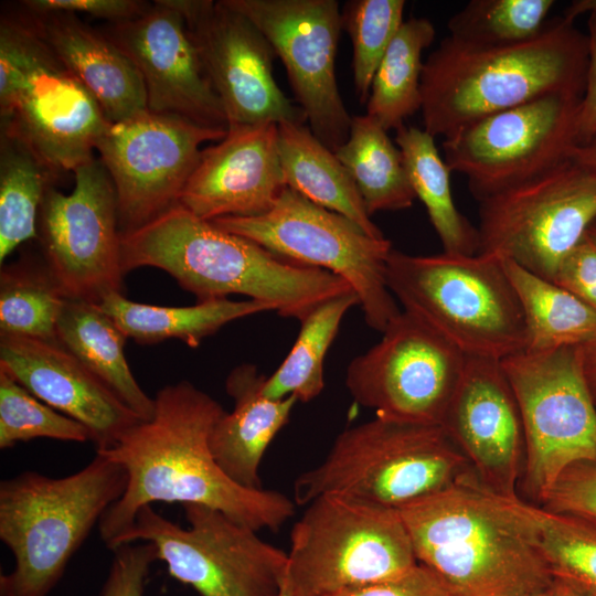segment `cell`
Masks as SVG:
<instances>
[{
    "mask_svg": "<svg viewBox=\"0 0 596 596\" xmlns=\"http://www.w3.org/2000/svg\"><path fill=\"white\" fill-rule=\"evenodd\" d=\"M120 262L124 274L146 266L167 272L198 301L244 295L299 321L322 301L353 290L330 272L277 256L180 204L123 233Z\"/></svg>",
    "mask_w": 596,
    "mask_h": 596,
    "instance_id": "7a4b0ae2",
    "label": "cell"
},
{
    "mask_svg": "<svg viewBox=\"0 0 596 596\" xmlns=\"http://www.w3.org/2000/svg\"><path fill=\"white\" fill-rule=\"evenodd\" d=\"M395 143L402 152L416 199L425 205L444 253L478 254V228L460 213L454 202L451 170L440 157L435 137L424 128L404 125L396 130Z\"/></svg>",
    "mask_w": 596,
    "mask_h": 596,
    "instance_id": "f546056e",
    "label": "cell"
},
{
    "mask_svg": "<svg viewBox=\"0 0 596 596\" xmlns=\"http://www.w3.org/2000/svg\"><path fill=\"white\" fill-rule=\"evenodd\" d=\"M58 174L20 139L0 131V264L38 238V216Z\"/></svg>",
    "mask_w": 596,
    "mask_h": 596,
    "instance_id": "836d02e7",
    "label": "cell"
},
{
    "mask_svg": "<svg viewBox=\"0 0 596 596\" xmlns=\"http://www.w3.org/2000/svg\"><path fill=\"white\" fill-rule=\"evenodd\" d=\"M581 95L550 94L487 116L444 138V160L479 202L571 157Z\"/></svg>",
    "mask_w": 596,
    "mask_h": 596,
    "instance_id": "5bb4252c",
    "label": "cell"
},
{
    "mask_svg": "<svg viewBox=\"0 0 596 596\" xmlns=\"http://www.w3.org/2000/svg\"><path fill=\"white\" fill-rule=\"evenodd\" d=\"M99 105L23 11L0 18V131L30 147L55 173L92 160L109 126Z\"/></svg>",
    "mask_w": 596,
    "mask_h": 596,
    "instance_id": "52a82bcc",
    "label": "cell"
},
{
    "mask_svg": "<svg viewBox=\"0 0 596 596\" xmlns=\"http://www.w3.org/2000/svg\"><path fill=\"white\" fill-rule=\"evenodd\" d=\"M553 578L554 579L551 586L553 596H589L588 594L565 579L557 577Z\"/></svg>",
    "mask_w": 596,
    "mask_h": 596,
    "instance_id": "681fc988",
    "label": "cell"
},
{
    "mask_svg": "<svg viewBox=\"0 0 596 596\" xmlns=\"http://www.w3.org/2000/svg\"><path fill=\"white\" fill-rule=\"evenodd\" d=\"M286 187L278 125L238 127L201 150L179 204L205 221L256 216L267 212Z\"/></svg>",
    "mask_w": 596,
    "mask_h": 596,
    "instance_id": "7402d4cb",
    "label": "cell"
},
{
    "mask_svg": "<svg viewBox=\"0 0 596 596\" xmlns=\"http://www.w3.org/2000/svg\"><path fill=\"white\" fill-rule=\"evenodd\" d=\"M541 507L596 522V462L579 461L567 467Z\"/></svg>",
    "mask_w": 596,
    "mask_h": 596,
    "instance_id": "ab89813d",
    "label": "cell"
},
{
    "mask_svg": "<svg viewBox=\"0 0 596 596\" xmlns=\"http://www.w3.org/2000/svg\"><path fill=\"white\" fill-rule=\"evenodd\" d=\"M68 298L42 254H24L1 265L0 334L56 340V326Z\"/></svg>",
    "mask_w": 596,
    "mask_h": 596,
    "instance_id": "e575fe53",
    "label": "cell"
},
{
    "mask_svg": "<svg viewBox=\"0 0 596 596\" xmlns=\"http://www.w3.org/2000/svg\"><path fill=\"white\" fill-rule=\"evenodd\" d=\"M522 307L525 352H550L596 342V312L556 283L502 258Z\"/></svg>",
    "mask_w": 596,
    "mask_h": 596,
    "instance_id": "f1b7e54d",
    "label": "cell"
},
{
    "mask_svg": "<svg viewBox=\"0 0 596 596\" xmlns=\"http://www.w3.org/2000/svg\"><path fill=\"white\" fill-rule=\"evenodd\" d=\"M466 359L447 339L403 310L375 345L350 362L345 385L353 400L375 416L441 426Z\"/></svg>",
    "mask_w": 596,
    "mask_h": 596,
    "instance_id": "9a60e30c",
    "label": "cell"
},
{
    "mask_svg": "<svg viewBox=\"0 0 596 596\" xmlns=\"http://www.w3.org/2000/svg\"><path fill=\"white\" fill-rule=\"evenodd\" d=\"M21 6L33 12L88 14L116 23L140 17L151 4L140 0H25Z\"/></svg>",
    "mask_w": 596,
    "mask_h": 596,
    "instance_id": "ee69618b",
    "label": "cell"
},
{
    "mask_svg": "<svg viewBox=\"0 0 596 596\" xmlns=\"http://www.w3.org/2000/svg\"><path fill=\"white\" fill-rule=\"evenodd\" d=\"M283 588L323 596L401 575L418 564L398 509L340 494L307 504L290 534Z\"/></svg>",
    "mask_w": 596,
    "mask_h": 596,
    "instance_id": "9c48e42d",
    "label": "cell"
},
{
    "mask_svg": "<svg viewBox=\"0 0 596 596\" xmlns=\"http://www.w3.org/2000/svg\"><path fill=\"white\" fill-rule=\"evenodd\" d=\"M441 427L485 488L505 498L519 496L524 432L501 361L467 355Z\"/></svg>",
    "mask_w": 596,
    "mask_h": 596,
    "instance_id": "44dd1931",
    "label": "cell"
},
{
    "mask_svg": "<svg viewBox=\"0 0 596 596\" xmlns=\"http://www.w3.org/2000/svg\"><path fill=\"white\" fill-rule=\"evenodd\" d=\"M210 222L277 256L341 277L356 294L366 324L379 332L401 312L385 279L391 242L370 236L350 219L289 187L264 214Z\"/></svg>",
    "mask_w": 596,
    "mask_h": 596,
    "instance_id": "30bf717a",
    "label": "cell"
},
{
    "mask_svg": "<svg viewBox=\"0 0 596 596\" xmlns=\"http://www.w3.org/2000/svg\"><path fill=\"white\" fill-rule=\"evenodd\" d=\"M596 224V223H595Z\"/></svg>",
    "mask_w": 596,
    "mask_h": 596,
    "instance_id": "f5cc1de1",
    "label": "cell"
},
{
    "mask_svg": "<svg viewBox=\"0 0 596 596\" xmlns=\"http://www.w3.org/2000/svg\"><path fill=\"white\" fill-rule=\"evenodd\" d=\"M583 372L596 404V342L578 348Z\"/></svg>",
    "mask_w": 596,
    "mask_h": 596,
    "instance_id": "bcb514c9",
    "label": "cell"
},
{
    "mask_svg": "<svg viewBox=\"0 0 596 596\" xmlns=\"http://www.w3.org/2000/svg\"><path fill=\"white\" fill-rule=\"evenodd\" d=\"M31 22L99 105L109 123L148 109L142 78L127 55L103 31L68 12H33Z\"/></svg>",
    "mask_w": 596,
    "mask_h": 596,
    "instance_id": "cb8c5ba5",
    "label": "cell"
},
{
    "mask_svg": "<svg viewBox=\"0 0 596 596\" xmlns=\"http://www.w3.org/2000/svg\"><path fill=\"white\" fill-rule=\"evenodd\" d=\"M98 308L137 343L153 344L178 339L191 348L240 318L274 310L255 299H215L193 306L167 307L132 301L123 292L107 295Z\"/></svg>",
    "mask_w": 596,
    "mask_h": 596,
    "instance_id": "83f0119b",
    "label": "cell"
},
{
    "mask_svg": "<svg viewBox=\"0 0 596 596\" xmlns=\"http://www.w3.org/2000/svg\"><path fill=\"white\" fill-rule=\"evenodd\" d=\"M553 0H471L447 23L449 36L482 45H509L536 36Z\"/></svg>",
    "mask_w": 596,
    "mask_h": 596,
    "instance_id": "8d00e7d4",
    "label": "cell"
},
{
    "mask_svg": "<svg viewBox=\"0 0 596 596\" xmlns=\"http://www.w3.org/2000/svg\"><path fill=\"white\" fill-rule=\"evenodd\" d=\"M128 337L97 305L67 299L56 326V340L106 384L141 421H149L155 401L136 381L124 345Z\"/></svg>",
    "mask_w": 596,
    "mask_h": 596,
    "instance_id": "4316f807",
    "label": "cell"
},
{
    "mask_svg": "<svg viewBox=\"0 0 596 596\" xmlns=\"http://www.w3.org/2000/svg\"><path fill=\"white\" fill-rule=\"evenodd\" d=\"M0 369L39 400L84 425L96 450L114 446L141 422L57 341L0 334Z\"/></svg>",
    "mask_w": 596,
    "mask_h": 596,
    "instance_id": "603a6c76",
    "label": "cell"
},
{
    "mask_svg": "<svg viewBox=\"0 0 596 596\" xmlns=\"http://www.w3.org/2000/svg\"><path fill=\"white\" fill-rule=\"evenodd\" d=\"M360 305L353 290L319 304L302 320L298 337L277 370L264 383L272 398L294 396L308 403L324 389V359L349 309Z\"/></svg>",
    "mask_w": 596,
    "mask_h": 596,
    "instance_id": "d590c367",
    "label": "cell"
},
{
    "mask_svg": "<svg viewBox=\"0 0 596 596\" xmlns=\"http://www.w3.org/2000/svg\"><path fill=\"white\" fill-rule=\"evenodd\" d=\"M553 281L596 312V224L565 256Z\"/></svg>",
    "mask_w": 596,
    "mask_h": 596,
    "instance_id": "b9f144b4",
    "label": "cell"
},
{
    "mask_svg": "<svg viewBox=\"0 0 596 596\" xmlns=\"http://www.w3.org/2000/svg\"><path fill=\"white\" fill-rule=\"evenodd\" d=\"M552 586V585H551ZM517 596H553L552 595V589L551 587L546 588V589H542V590H536V592H531V593H525V594H521V595H517Z\"/></svg>",
    "mask_w": 596,
    "mask_h": 596,
    "instance_id": "f907efd6",
    "label": "cell"
},
{
    "mask_svg": "<svg viewBox=\"0 0 596 596\" xmlns=\"http://www.w3.org/2000/svg\"><path fill=\"white\" fill-rule=\"evenodd\" d=\"M588 63L577 116L578 145L596 135V14L587 20Z\"/></svg>",
    "mask_w": 596,
    "mask_h": 596,
    "instance_id": "f6af8a7d",
    "label": "cell"
},
{
    "mask_svg": "<svg viewBox=\"0 0 596 596\" xmlns=\"http://www.w3.org/2000/svg\"><path fill=\"white\" fill-rule=\"evenodd\" d=\"M127 482L126 470L97 453L66 477L24 471L2 480L0 540L14 566L0 575V596H47Z\"/></svg>",
    "mask_w": 596,
    "mask_h": 596,
    "instance_id": "5b68a950",
    "label": "cell"
},
{
    "mask_svg": "<svg viewBox=\"0 0 596 596\" xmlns=\"http://www.w3.org/2000/svg\"><path fill=\"white\" fill-rule=\"evenodd\" d=\"M163 1L183 17L228 129L307 121L275 81L276 53L247 17L224 0Z\"/></svg>",
    "mask_w": 596,
    "mask_h": 596,
    "instance_id": "d6986e66",
    "label": "cell"
},
{
    "mask_svg": "<svg viewBox=\"0 0 596 596\" xmlns=\"http://www.w3.org/2000/svg\"><path fill=\"white\" fill-rule=\"evenodd\" d=\"M404 0H351L342 10L343 30L353 46V81L361 104L368 102L374 74L404 22Z\"/></svg>",
    "mask_w": 596,
    "mask_h": 596,
    "instance_id": "74e56055",
    "label": "cell"
},
{
    "mask_svg": "<svg viewBox=\"0 0 596 596\" xmlns=\"http://www.w3.org/2000/svg\"><path fill=\"white\" fill-rule=\"evenodd\" d=\"M517 397L525 456L519 497L541 505L560 475L596 462V404L578 348L520 352L501 360Z\"/></svg>",
    "mask_w": 596,
    "mask_h": 596,
    "instance_id": "8fae6325",
    "label": "cell"
},
{
    "mask_svg": "<svg viewBox=\"0 0 596 596\" xmlns=\"http://www.w3.org/2000/svg\"><path fill=\"white\" fill-rule=\"evenodd\" d=\"M64 194L54 185L38 216L41 254L66 297L98 305L123 292L120 230L114 183L99 158L79 166Z\"/></svg>",
    "mask_w": 596,
    "mask_h": 596,
    "instance_id": "2e32d148",
    "label": "cell"
},
{
    "mask_svg": "<svg viewBox=\"0 0 596 596\" xmlns=\"http://www.w3.org/2000/svg\"><path fill=\"white\" fill-rule=\"evenodd\" d=\"M278 151L286 185L337 212L375 238H385L371 220L348 169L306 123L278 124Z\"/></svg>",
    "mask_w": 596,
    "mask_h": 596,
    "instance_id": "484cf974",
    "label": "cell"
},
{
    "mask_svg": "<svg viewBox=\"0 0 596 596\" xmlns=\"http://www.w3.org/2000/svg\"><path fill=\"white\" fill-rule=\"evenodd\" d=\"M334 153L348 169L370 215L413 205L416 195L402 152L371 116H352L349 137Z\"/></svg>",
    "mask_w": 596,
    "mask_h": 596,
    "instance_id": "4dcf8cb0",
    "label": "cell"
},
{
    "mask_svg": "<svg viewBox=\"0 0 596 596\" xmlns=\"http://www.w3.org/2000/svg\"><path fill=\"white\" fill-rule=\"evenodd\" d=\"M34 438L85 443L91 440V434L84 425L39 400L0 369V448L8 449Z\"/></svg>",
    "mask_w": 596,
    "mask_h": 596,
    "instance_id": "f35d334b",
    "label": "cell"
},
{
    "mask_svg": "<svg viewBox=\"0 0 596 596\" xmlns=\"http://www.w3.org/2000/svg\"><path fill=\"white\" fill-rule=\"evenodd\" d=\"M596 14V0H575L564 11L563 17L574 22L582 14Z\"/></svg>",
    "mask_w": 596,
    "mask_h": 596,
    "instance_id": "c3c4849f",
    "label": "cell"
},
{
    "mask_svg": "<svg viewBox=\"0 0 596 596\" xmlns=\"http://www.w3.org/2000/svg\"><path fill=\"white\" fill-rule=\"evenodd\" d=\"M134 63L150 111L182 117L200 126L227 130L214 92L183 17L163 0L131 20L103 31Z\"/></svg>",
    "mask_w": 596,
    "mask_h": 596,
    "instance_id": "ffe728a7",
    "label": "cell"
},
{
    "mask_svg": "<svg viewBox=\"0 0 596 596\" xmlns=\"http://www.w3.org/2000/svg\"><path fill=\"white\" fill-rule=\"evenodd\" d=\"M398 511L417 562L450 596H517L553 583L507 498L473 472Z\"/></svg>",
    "mask_w": 596,
    "mask_h": 596,
    "instance_id": "277c9868",
    "label": "cell"
},
{
    "mask_svg": "<svg viewBox=\"0 0 596 596\" xmlns=\"http://www.w3.org/2000/svg\"><path fill=\"white\" fill-rule=\"evenodd\" d=\"M596 223V173L571 157L479 201V253L494 254L549 280Z\"/></svg>",
    "mask_w": 596,
    "mask_h": 596,
    "instance_id": "4fadbf2b",
    "label": "cell"
},
{
    "mask_svg": "<svg viewBox=\"0 0 596 596\" xmlns=\"http://www.w3.org/2000/svg\"><path fill=\"white\" fill-rule=\"evenodd\" d=\"M571 158L596 173V135L587 142L577 145L572 150Z\"/></svg>",
    "mask_w": 596,
    "mask_h": 596,
    "instance_id": "7dc6e473",
    "label": "cell"
},
{
    "mask_svg": "<svg viewBox=\"0 0 596 596\" xmlns=\"http://www.w3.org/2000/svg\"><path fill=\"white\" fill-rule=\"evenodd\" d=\"M323 596H450L438 577L426 566L382 581L347 587Z\"/></svg>",
    "mask_w": 596,
    "mask_h": 596,
    "instance_id": "7bdbcfd3",
    "label": "cell"
},
{
    "mask_svg": "<svg viewBox=\"0 0 596 596\" xmlns=\"http://www.w3.org/2000/svg\"><path fill=\"white\" fill-rule=\"evenodd\" d=\"M100 596H143L151 564L158 560L153 544L127 543L116 546Z\"/></svg>",
    "mask_w": 596,
    "mask_h": 596,
    "instance_id": "60d3db41",
    "label": "cell"
},
{
    "mask_svg": "<svg viewBox=\"0 0 596 596\" xmlns=\"http://www.w3.org/2000/svg\"><path fill=\"white\" fill-rule=\"evenodd\" d=\"M153 401L149 421L132 426L114 446L96 450L128 476L125 492L98 523L109 549L138 511L156 502L203 504L255 531H277L294 515L295 503L285 494L243 487L217 465L210 439L225 411L211 395L180 381L160 389Z\"/></svg>",
    "mask_w": 596,
    "mask_h": 596,
    "instance_id": "6da1fadb",
    "label": "cell"
},
{
    "mask_svg": "<svg viewBox=\"0 0 596 596\" xmlns=\"http://www.w3.org/2000/svg\"><path fill=\"white\" fill-rule=\"evenodd\" d=\"M436 35L432 21L425 18L404 20L390 43L374 74L366 115L386 130H397L421 110L423 52Z\"/></svg>",
    "mask_w": 596,
    "mask_h": 596,
    "instance_id": "d6a6232c",
    "label": "cell"
},
{
    "mask_svg": "<svg viewBox=\"0 0 596 596\" xmlns=\"http://www.w3.org/2000/svg\"><path fill=\"white\" fill-rule=\"evenodd\" d=\"M507 499L552 576L596 596V522L546 510L519 496Z\"/></svg>",
    "mask_w": 596,
    "mask_h": 596,
    "instance_id": "1f68e13d",
    "label": "cell"
},
{
    "mask_svg": "<svg viewBox=\"0 0 596 596\" xmlns=\"http://www.w3.org/2000/svg\"><path fill=\"white\" fill-rule=\"evenodd\" d=\"M385 279L404 311L465 355L501 361L525 351L522 307L498 255L418 256L392 248Z\"/></svg>",
    "mask_w": 596,
    "mask_h": 596,
    "instance_id": "8992f818",
    "label": "cell"
},
{
    "mask_svg": "<svg viewBox=\"0 0 596 596\" xmlns=\"http://www.w3.org/2000/svg\"><path fill=\"white\" fill-rule=\"evenodd\" d=\"M266 36L287 73L313 135L333 152L349 137L350 116L338 88L336 57L343 30L336 0H224Z\"/></svg>",
    "mask_w": 596,
    "mask_h": 596,
    "instance_id": "ac0fdd59",
    "label": "cell"
},
{
    "mask_svg": "<svg viewBox=\"0 0 596 596\" xmlns=\"http://www.w3.org/2000/svg\"><path fill=\"white\" fill-rule=\"evenodd\" d=\"M278 596H289L284 588H281V592Z\"/></svg>",
    "mask_w": 596,
    "mask_h": 596,
    "instance_id": "816d5d0a",
    "label": "cell"
},
{
    "mask_svg": "<svg viewBox=\"0 0 596 596\" xmlns=\"http://www.w3.org/2000/svg\"><path fill=\"white\" fill-rule=\"evenodd\" d=\"M189 528H181L141 508L118 545L149 542L170 576L191 586L200 596H278L286 578L288 554L265 542L257 531L220 510L182 505Z\"/></svg>",
    "mask_w": 596,
    "mask_h": 596,
    "instance_id": "7c38bea8",
    "label": "cell"
},
{
    "mask_svg": "<svg viewBox=\"0 0 596 596\" xmlns=\"http://www.w3.org/2000/svg\"><path fill=\"white\" fill-rule=\"evenodd\" d=\"M265 380L249 363L230 372L225 390L234 408L219 418L210 439L217 465L228 478L246 488H263L258 471L265 451L298 402L294 396H267L263 390Z\"/></svg>",
    "mask_w": 596,
    "mask_h": 596,
    "instance_id": "d4e9b609",
    "label": "cell"
},
{
    "mask_svg": "<svg viewBox=\"0 0 596 596\" xmlns=\"http://www.w3.org/2000/svg\"><path fill=\"white\" fill-rule=\"evenodd\" d=\"M472 472L441 426L375 416L339 434L323 461L296 479L294 496L298 505L340 494L400 509Z\"/></svg>",
    "mask_w": 596,
    "mask_h": 596,
    "instance_id": "ba28073f",
    "label": "cell"
},
{
    "mask_svg": "<svg viewBox=\"0 0 596 596\" xmlns=\"http://www.w3.org/2000/svg\"><path fill=\"white\" fill-rule=\"evenodd\" d=\"M227 130L149 109L110 123L96 145L116 191L120 233L137 230L179 204L206 141Z\"/></svg>",
    "mask_w": 596,
    "mask_h": 596,
    "instance_id": "e0dca14e",
    "label": "cell"
},
{
    "mask_svg": "<svg viewBox=\"0 0 596 596\" xmlns=\"http://www.w3.org/2000/svg\"><path fill=\"white\" fill-rule=\"evenodd\" d=\"M587 34L563 15L534 38L482 45L444 38L424 61L423 128L435 138L453 135L487 116L550 94L583 95Z\"/></svg>",
    "mask_w": 596,
    "mask_h": 596,
    "instance_id": "3957f363",
    "label": "cell"
}]
</instances>
